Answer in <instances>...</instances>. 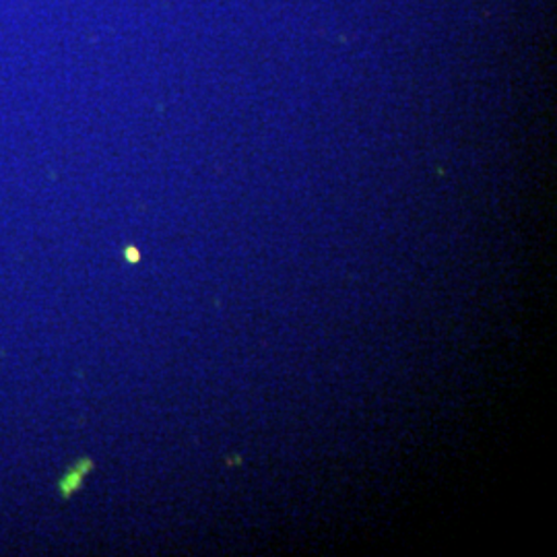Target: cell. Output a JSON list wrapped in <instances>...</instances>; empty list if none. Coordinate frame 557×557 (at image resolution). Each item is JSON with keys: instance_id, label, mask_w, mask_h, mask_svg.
I'll return each mask as SVG.
<instances>
[{"instance_id": "6da1fadb", "label": "cell", "mask_w": 557, "mask_h": 557, "mask_svg": "<svg viewBox=\"0 0 557 557\" xmlns=\"http://www.w3.org/2000/svg\"><path fill=\"white\" fill-rule=\"evenodd\" d=\"M96 469V462H94V458L83 457L59 479V483H57V487H59L60 498L62 499H71L77 492H79L81 487H83V481L85 478L91 473Z\"/></svg>"}, {"instance_id": "7a4b0ae2", "label": "cell", "mask_w": 557, "mask_h": 557, "mask_svg": "<svg viewBox=\"0 0 557 557\" xmlns=\"http://www.w3.org/2000/svg\"><path fill=\"white\" fill-rule=\"evenodd\" d=\"M124 259L128 260L131 264H137L140 260V252L135 246H126L124 248Z\"/></svg>"}]
</instances>
